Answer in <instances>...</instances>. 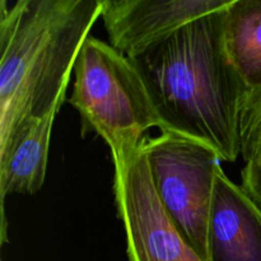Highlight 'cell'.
Here are the masks:
<instances>
[{
  "mask_svg": "<svg viewBox=\"0 0 261 261\" xmlns=\"http://www.w3.org/2000/svg\"><path fill=\"white\" fill-rule=\"evenodd\" d=\"M226 9L193 20L129 59L147 89L158 129L205 144L222 162L232 163L241 155L249 93L227 54Z\"/></svg>",
  "mask_w": 261,
  "mask_h": 261,
  "instance_id": "obj_1",
  "label": "cell"
},
{
  "mask_svg": "<svg viewBox=\"0 0 261 261\" xmlns=\"http://www.w3.org/2000/svg\"><path fill=\"white\" fill-rule=\"evenodd\" d=\"M103 0H0V157L32 120L65 101Z\"/></svg>",
  "mask_w": 261,
  "mask_h": 261,
  "instance_id": "obj_2",
  "label": "cell"
},
{
  "mask_svg": "<svg viewBox=\"0 0 261 261\" xmlns=\"http://www.w3.org/2000/svg\"><path fill=\"white\" fill-rule=\"evenodd\" d=\"M73 73L69 103L81 116L82 133L101 138L112 160L142 147L148 130L160 127L137 69L110 43L88 36Z\"/></svg>",
  "mask_w": 261,
  "mask_h": 261,
  "instance_id": "obj_3",
  "label": "cell"
},
{
  "mask_svg": "<svg viewBox=\"0 0 261 261\" xmlns=\"http://www.w3.org/2000/svg\"><path fill=\"white\" fill-rule=\"evenodd\" d=\"M155 195L186 244L208 261V227L222 160L205 144L162 133L144 142Z\"/></svg>",
  "mask_w": 261,
  "mask_h": 261,
  "instance_id": "obj_4",
  "label": "cell"
},
{
  "mask_svg": "<svg viewBox=\"0 0 261 261\" xmlns=\"http://www.w3.org/2000/svg\"><path fill=\"white\" fill-rule=\"evenodd\" d=\"M143 145L114 160L115 204L126 237L127 259L204 261L176 231L161 206Z\"/></svg>",
  "mask_w": 261,
  "mask_h": 261,
  "instance_id": "obj_5",
  "label": "cell"
},
{
  "mask_svg": "<svg viewBox=\"0 0 261 261\" xmlns=\"http://www.w3.org/2000/svg\"><path fill=\"white\" fill-rule=\"evenodd\" d=\"M232 0H103L110 45L130 58L198 18L226 9Z\"/></svg>",
  "mask_w": 261,
  "mask_h": 261,
  "instance_id": "obj_6",
  "label": "cell"
},
{
  "mask_svg": "<svg viewBox=\"0 0 261 261\" xmlns=\"http://www.w3.org/2000/svg\"><path fill=\"white\" fill-rule=\"evenodd\" d=\"M208 261H261V209L223 170L216 178Z\"/></svg>",
  "mask_w": 261,
  "mask_h": 261,
  "instance_id": "obj_7",
  "label": "cell"
},
{
  "mask_svg": "<svg viewBox=\"0 0 261 261\" xmlns=\"http://www.w3.org/2000/svg\"><path fill=\"white\" fill-rule=\"evenodd\" d=\"M60 101L46 115L32 120L13 140L0 157V198H2V239L5 241V198L12 194H35L42 188L47 170L51 132Z\"/></svg>",
  "mask_w": 261,
  "mask_h": 261,
  "instance_id": "obj_8",
  "label": "cell"
},
{
  "mask_svg": "<svg viewBox=\"0 0 261 261\" xmlns=\"http://www.w3.org/2000/svg\"><path fill=\"white\" fill-rule=\"evenodd\" d=\"M224 43L247 99L261 93V0H232L226 9Z\"/></svg>",
  "mask_w": 261,
  "mask_h": 261,
  "instance_id": "obj_9",
  "label": "cell"
},
{
  "mask_svg": "<svg viewBox=\"0 0 261 261\" xmlns=\"http://www.w3.org/2000/svg\"><path fill=\"white\" fill-rule=\"evenodd\" d=\"M241 155L244 162L261 157V93L247 99L241 126Z\"/></svg>",
  "mask_w": 261,
  "mask_h": 261,
  "instance_id": "obj_10",
  "label": "cell"
},
{
  "mask_svg": "<svg viewBox=\"0 0 261 261\" xmlns=\"http://www.w3.org/2000/svg\"><path fill=\"white\" fill-rule=\"evenodd\" d=\"M241 181L242 189L261 209V157L245 163Z\"/></svg>",
  "mask_w": 261,
  "mask_h": 261,
  "instance_id": "obj_11",
  "label": "cell"
}]
</instances>
